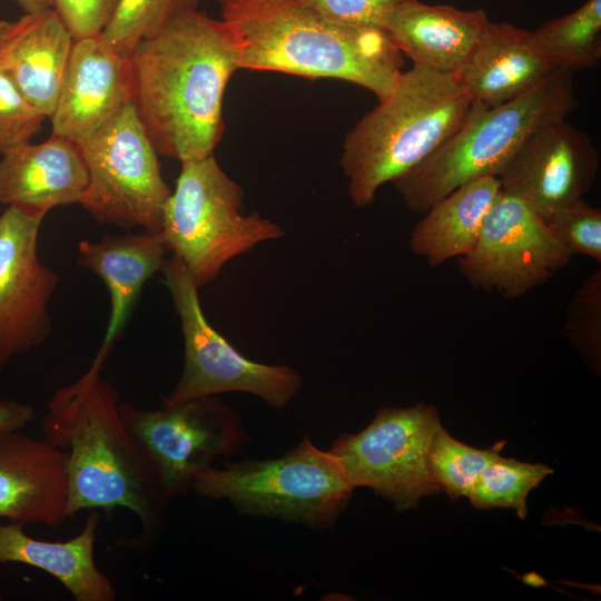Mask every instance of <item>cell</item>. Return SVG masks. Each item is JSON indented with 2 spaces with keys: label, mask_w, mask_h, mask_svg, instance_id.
<instances>
[{
  "label": "cell",
  "mask_w": 601,
  "mask_h": 601,
  "mask_svg": "<svg viewBox=\"0 0 601 601\" xmlns=\"http://www.w3.org/2000/svg\"><path fill=\"white\" fill-rule=\"evenodd\" d=\"M88 185L78 145L62 136L28 142L0 159V203L31 216L45 217L57 206L80 204Z\"/></svg>",
  "instance_id": "17"
},
{
  "label": "cell",
  "mask_w": 601,
  "mask_h": 601,
  "mask_svg": "<svg viewBox=\"0 0 601 601\" xmlns=\"http://www.w3.org/2000/svg\"><path fill=\"white\" fill-rule=\"evenodd\" d=\"M571 257L536 210L501 189L459 268L473 287L511 299L545 284Z\"/></svg>",
  "instance_id": "12"
},
{
  "label": "cell",
  "mask_w": 601,
  "mask_h": 601,
  "mask_svg": "<svg viewBox=\"0 0 601 601\" xmlns=\"http://www.w3.org/2000/svg\"><path fill=\"white\" fill-rule=\"evenodd\" d=\"M239 69L332 78L378 101L396 87L402 51L385 29L344 24L305 0H217Z\"/></svg>",
  "instance_id": "3"
},
{
  "label": "cell",
  "mask_w": 601,
  "mask_h": 601,
  "mask_svg": "<svg viewBox=\"0 0 601 601\" xmlns=\"http://www.w3.org/2000/svg\"><path fill=\"white\" fill-rule=\"evenodd\" d=\"M160 231L108 236L99 242L81 240L78 263L106 284L110 294V317L102 344L92 363L102 365L124 328L144 284L165 264Z\"/></svg>",
  "instance_id": "21"
},
{
  "label": "cell",
  "mask_w": 601,
  "mask_h": 601,
  "mask_svg": "<svg viewBox=\"0 0 601 601\" xmlns=\"http://www.w3.org/2000/svg\"><path fill=\"white\" fill-rule=\"evenodd\" d=\"M196 6L197 0H119L99 36L108 48L128 58L140 40L156 33L178 12Z\"/></svg>",
  "instance_id": "27"
},
{
  "label": "cell",
  "mask_w": 601,
  "mask_h": 601,
  "mask_svg": "<svg viewBox=\"0 0 601 601\" xmlns=\"http://www.w3.org/2000/svg\"><path fill=\"white\" fill-rule=\"evenodd\" d=\"M440 425L432 405L383 407L364 430L339 436L329 452L354 489L370 487L405 511L440 492L428 466L430 445Z\"/></svg>",
  "instance_id": "10"
},
{
  "label": "cell",
  "mask_w": 601,
  "mask_h": 601,
  "mask_svg": "<svg viewBox=\"0 0 601 601\" xmlns=\"http://www.w3.org/2000/svg\"><path fill=\"white\" fill-rule=\"evenodd\" d=\"M472 101L455 75L413 66L391 95L346 134L341 167L356 207L431 156L465 119Z\"/></svg>",
  "instance_id": "4"
},
{
  "label": "cell",
  "mask_w": 601,
  "mask_h": 601,
  "mask_svg": "<svg viewBox=\"0 0 601 601\" xmlns=\"http://www.w3.org/2000/svg\"><path fill=\"white\" fill-rule=\"evenodd\" d=\"M43 217L9 207L0 215V370L49 336L57 274L38 257Z\"/></svg>",
  "instance_id": "13"
},
{
  "label": "cell",
  "mask_w": 601,
  "mask_h": 601,
  "mask_svg": "<svg viewBox=\"0 0 601 601\" xmlns=\"http://www.w3.org/2000/svg\"><path fill=\"white\" fill-rule=\"evenodd\" d=\"M501 190L497 177L473 179L433 204L414 226L410 247L432 266L467 255L483 219Z\"/></svg>",
  "instance_id": "23"
},
{
  "label": "cell",
  "mask_w": 601,
  "mask_h": 601,
  "mask_svg": "<svg viewBox=\"0 0 601 601\" xmlns=\"http://www.w3.org/2000/svg\"><path fill=\"white\" fill-rule=\"evenodd\" d=\"M68 518L66 452L20 430L0 434V519L58 528Z\"/></svg>",
  "instance_id": "16"
},
{
  "label": "cell",
  "mask_w": 601,
  "mask_h": 601,
  "mask_svg": "<svg viewBox=\"0 0 601 601\" xmlns=\"http://www.w3.org/2000/svg\"><path fill=\"white\" fill-rule=\"evenodd\" d=\"M76 144L89 173L80 205L98 223L159 231L171 190L132 102Z\"/></svg>",
  "instance_id": "9"
},
{
  "label": "cell",
  "mask_w": 601,
  "mask_h": 601,
  "mask_svg": "<svg viewBox=\"0 0 601 601\" xmlns=\"http://www.w3.org/2000/svg\"><path fill=\"white\" fill-rule=\"evenodd\" d=\"M505 441L486 450L454 439L442 424L435 431L428 451L431 475L451 500L469 495L481 471L502 451Z\"/></svg>",
  "instance_id": "26"
},
{
  "label": "cell",
  "mask_w": 601,
  "mask_h": 601,
  "mask_svg": "<svg viewBox=\"0 0 601 601\" xmlns=\"http://www.w3.org/2000/svg\"><path fill=\"white\" fill-rule=\"evenodd\" d=\"M100 514L93 510L80 533L68 541L29 536L20 523L0 524V563H22L52 575L76 601H114L117 592L96 564Z\"/></svg>",
  "instance_id": "22"
},
{
  "label": "cell",
  "mask_w": 601,
  "mask_h": 601,
  "mask_svg": "<svg viewBox=\"0 0 601 601\" xmlns=\"http://www.w3.org/2000/svg\"><path fill=\"white\" fill-rule=\"evenodd\" d=\"M165 283L179 317L185 358L181 375L164 398L165 406L221 393L244 392L282 410L302 386L289 366L254 362L242 355L207 321L198 286L183 262L173 255L162 267Z\"/></svg>",
  "instance_id": "8"
},
{
  "label": "cell",
  "mask_w": 601,
  "mask_h": 601,
  "mask_svg": "<svg viewBox=\"0 0 601 601\" xmlns=\"http://www.w3.org/2000/svg\"><path fill=\"white\" fill-rule=\"evenodd\" d=\"M191 490L209 500H227L243 514L321 530L335 524L355 489L338 460L304 436L276 459L210 466Z\"/></svg>",
  "instance_id": "6"
},
{
  "label": "cell",
  "mask_w": 601,
  "mask_h": 601,
  "mask_svg": "<svg viewBox=\"0 0 601 601\" xmlns=\"http://www.w3.org/2000/svg\"><path fill=\"white\" fill-rule=\"evenodd\" d=\"M562 332L584 361L599 372L601 362L600 269L591 274L573 294Z\"/></svg>",
  "instance_id": "28"
},
{
  "label": "cell",
  "mask_w": 601,
  "mask_h": 601,
  "mask_svg": "<svg viewBox=\"0 0 601 601\" xmlns=\"http://www.w3.org/2000/svg\"><path fill=\"white\" fill-rule=\"evenodd\" d=\"M243 197L239 184L214 155L181 161L159 231L198 287L213 282L234 257L284 235L279 225L258 213L243 215Z\"/></svg>",
  "instance_id": "7"
},
{
  "label": "cell",
  "mask_w": 601,
  "mask_h": 601,
  "mask_svg": "<svg viewBox=\"0 0 601 601\" xmlns=\"http://www.w3.org/2000/svg\"><path fill=\"white\" fill-rule=\"evenodd\" d=\"M575 107L573 72L563 69L506 102L493 107L472 102L459 129L393 184L408 209L424 214L473 179L499 177L534 131L566 119Z\"/></svg>",
  "instance_id": "5"
},
{
  "label": "cell",
  "mask_w": 601,
  "mask_h": 601,
  "mask_svg": "<svg viewBox=\"0 0 601 601\" xmlns=\"http://www.w3.org/2000/svg\"><path fill=\"white\" fill-rule=\"evenodd\" d=\"M329 19L351 26L385 29L391 14L408 0H305Z\"/></svg>",
  "instance_id": "31"
},
{
  "label": "cell",
  "mask_w": 601,
  "mask_h": 601,
  "mask_svg": "<svg viewBox=\"0 0 601 601\" xmlns=\"http://www.w3.org/2000/svg\"><path fill=\"white\" fill-rule=\"evenodd\" d=\"M556 70L531 31L489 21L455 77L472 102L493 107L524 93Z\"/></svg>",
  "instance_id": "19"
},
{
  "label": "cell",
  "mask_w": 601,
  "mask_h": 601,
  "mask_svg": "<svg viewBox=\"0 0 601 601\" xmlns=\"http://www.w3.org/2000/svg\"><path fill=\"white\" fill-rule=\"evenodd\" d=\"M532 39L556 69H592L601 60V0H587L574 11L531 31Z\"/></svg>",
  "instance_id": "24"
},
{
  "label": "cell",
  "mask_w": 601,
  "mask_h": 601,
  "mask_svg": "<svg viewBox=\"0 0 601 601\" xmlns=\"http://www.w3.org/2000/svg\"><path fill=\"white\" fill-rule=\"evenodd\" d=\"M1 599H2V597H1V590H0V600H1Z\"/></svg>",
  "instance_id": "35"
},
{
  "label": "cell",
  "mask_w": 601,
  "mask_h": 601,
  "mask_svg": "<svg viewBox=\"0 0 601 601\" xmlns=\"http://www.w3.org/2000/svg\"><path fill=\"white\" fill-rule=\"evenodd\" d=\"M35 410L14 400H0V434L21 430L35 420Z\"/></svg>",
  "instance_id": "33"
},
{
  "label": "cell",
  "mask_w": 601,
  "mask_h": 601,
  "mask_svg": "<svg viewBox=\"0 0 601 601\" xmlns=\"http://www.w3.org/2000/svg\"><path fill=\"white\" fill-rule=\"evenodd\" d=\"M24 13L40 12L52 8V0H13Z\"/></svg>",
  "instance_id": "34"
},
{
  "label": "cell",
  "mask_w": 601,
  "mask_h": 601,
  "mask_svg": "<svg viewBox=\"0 0 601 601\" xmlns=\"http://www.w3.org/2000/svg\"><path fill=\"white\" fill-rule=\"evenodd\" d=\"M93 364L58 390L42 421L45 439L67 455L69 515L124 508L139 519L141 535L128 546H147L162 526L168 500L120 415L117 390Z\"/></svg>",
  "instance_id": "2"
},
{
  "label": "cell",
  "mask_w": 601,
  "mask_h": 601,
  "mask_svg": "<svg viewBox=\"0 0 601 601\" xmlns=\"http://www.w3.org/2000/svg\"><path fill=\"white\" fill-rule=\"evenodd\" d=\"M119 0H52L73 40L98 36L111 19Z\"/></svg>",
  "instance_id": "32"
},
{
  "label": "cell",
  "mask_w": 601,
  "mask_h": 601,
  "mask_svg": "<svg viewBox=\"0 0 601 601\" xmlns=\"http://www.w3.org/2000/svg\"><path fill=\"white\" fill-rule=\"evenodd\" d=\"M131 104L128 58L100 36L73 41L60 92L50 116L52 134L78 142Z\"/></svg>",
  "instance_id": "15"
},
{
  "label": "cell",
  "mask_w": 601,
  "mask_h": 601,
  "mask_svg": "<svg viewBox=\"0 0 601 601\" xmlns=\"http://www.w3.org/2000/svg\"><path fill=\"white\" fill-rule=\"evenodd\" d=\"M73 41L53 8L0 20V70L47 118L56 107Z\"/></svg>",
  "instance_id": "18"
},
{
  "label": "cell",
  "mask_w": 601,
  "mask_h": 601,
  "mask_svg": "<svg viewBox=\"0 0 601 601\" xmlns=\"http://www.w3.org/2000/svg\"><path fill=\"white\" fill-rule=\"evenodd\" d=\"M119 410L168 501L191 490L215 459L247 444L237 413L215 396L154 411L121 402Z\"/></svg>",
  "instance_id": "11"
},
{
  "label": "cell",
  "mask_w": 601,
  "mask_h": 601,
  "mask_svg": "<svg viewBox=\"0 0 601 601\" xmlns=\"http://www.w3.org/2000/svg\"><path fill=\"white\" fill-rule=\"evenodd\" d=\"M131 102L158 155H214L224 131L223 99L239 69L223 20L196 8L175 14L128 56Z\"/></svg>",
  "instance_id": "1"
},
{
  "label": "cell",
  "mask_w": 601,
  "mask_h": 601,
  "mask_svg": "<svg viewBox=\"0 0 601 601\" xmlns=\"http://www.w3.org/2000/svg\"><path fill=\"white\" fill-rule=\"evenodd\" d=\"M550 230L573 254L601 264V210L583 198L543 218Z\"/></svg>",
  "instance_id": "29"
},
{
  "label": "cell",
  "mask_w": 601,
  "mask_h": 601,
  "mask_svg": "<svg viewBox=\"0 0 601 601\" xmlns=\"http://www.w3.org/2000/svg\"><path fill=\"white\" fill-rule=\"evenodd\" d=\"M599 151L590 137L566 119L534 131L499 175L501 189L543 218L583 198L595 181Z\"/></svg>",
  "instance_id": "14"
},
{
  "label": "cell",
  "mask_w": 601,
  "mask_h": 601,
  "mask_svg": "<svg viewBox=\"0 0 601 601\" xmlns=\"http://www.w3.org/2000/svg\"><path fill=\"white\" fill-rule=\"evenodd\" d=\"M46 118L0 70V154L30 142Z\"/></svg>",
  "instance_id": "30"
},
{
  "label": "cell",
  "mask_w": 601,
  "mask_h": 601,
  "mask_svg": "<svg viewBox=\"0 0 601 601\" xmlns=\"http://www.w3.org/2000/svg\"><path fill=\"white\" fill-rule=\"evenodd\" d=\"M489 21L482 9L408 0L391 14L385 30L413 66L455 75Z\"/></svg>",
  "instance_id": "20"
},
{
  "label": "cell",
  "mask_w": 601,
  "mask_h": 601,
  "mask_svg": "<svg viewBox=\"0 0 601 601\" xmlns=\"http://www.w3.org/2000/svg\"><path fill=\"white\" fill-rule=\"evenodd\" d=\"M552 473L542 463L497 455L481 471L467 497L476 509H513L523 520L528 515L529 493Z\"/></svg>",
  "instance_id": "25"
}]
</instances>
